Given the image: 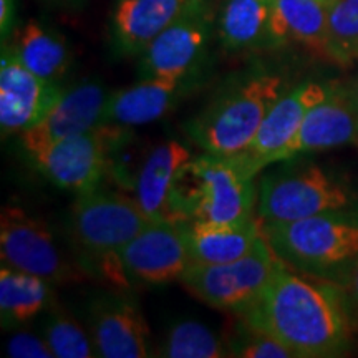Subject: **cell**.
I'll return each instance as SVG.
<instances>
[{
  "label": "cell",
  "instance_id": "1",
  "mask_svg": "<svg viewBox=\"0 0 358 358\" xmlns=\"http://www.w3.org/2000/svg\"><path fill=\"white\" fill-rule=\"evenodd\" d=\"M237 319L280 340L297 358L342 357L352 347L353 322L338 285L285 264Z\"/></svg>",
  "mask_w": 358,
  "mask_h": 358
},
{
  "label": "cell",
  "instance_id": "28",
  "mask_svg": "<svg viewBox=\"0 0 358 358\" xmlns=\"http://www.w3.org/2000/svg\"><path fill=\"white\" fill-rule=\"evenodd\" d=\"M229 357L239 358H297L287 345L262 330L254 329L244 320L237 319L226 337Z\"/></svg>",
  "mask_w": 358,
  "mask_h": 358
},
{
  "label": "cell",
  "instance_id": "13",
  "mask_svg": "<svg viewBox=\"0 0 358 358\" xmlns=\"http://www.w3.org/2000/svg\"><path fill=\"white\" fill-rule=\"evenodd\" d=\"M65 87L32 73L12 45L2 43L0 57V129L22 134L42 122L64 95Z\"/></svg>",
  "mask_w": 358,
  "mask_h": 358
},
{
  "label": "cell",
  "instance_id": "23",
  "mask_svg": "<svg viewBox=\"0 0 358 358\" xmlns=\"http://www.w3.org/2000/svg\"><path fill=\"white\" fill-rule=\"evenodd\" d=\"M55 306L52 282L8 266L0 268V319L3 329L29 324Z\"/></svg>",
  "mask_w": 358,
  "mask_h": 358
},
{
  "label": "cell",
  "instance_id": "8",
  "mask_svg": "<svg viewBox=\"0 0 358 358\" xmlns=\"http://www.w3.org/2000/svg\"><path fill=\"white\" fill-rule=\"evenodd\" d=\"M282 264L262 236L256 248L237 261L189 264L179 282L209 307L241 317L257 302Z\"/></svg>",
  "mask_w": 358,
  "mask_h": 358
},
{
  "label": "cell",
  "instance_id": "12",
  "mask_svg": "<svg viewBox=\"0 0 358 358\" xmlns=\"http://www.w3.org/2000/svg\"><path fill=\"white\" fill-rule=\"evenodd\" d=\"M87 324L98 357L145 358L153 355L145 315L127 290L116 289L96 294L88 303Z\"/></svg>",
  "mask_w": 358,
  "mask_h": 358
},
{
  "label": "cell",
  "instance_id": "3",
  "mask_svg": "<svg viewBox=\"0 0 358 358\" xmlns=\"http://www.w3.org/2000/svg\"><path fill=\"white\" fill-rule=\"evenodd\" d=\"M151 219L134 198L96 189L77 194L70 209V236L80 267L108 280L118 290L131 287L118 252Z\"/></svg>",
  "mask_w": 358,
  "mask_h": 358
},
{
  "label": "cell",
  "instance_id": "11",
  "mask_svg": "<svg viewBox=\"0 0 358 358\" xmlns=\"http://www.w3.org/2000/svg\"><path fill=\"white\" fill-rule=\"evenodd\" d=\"M216 19L211 2L196 8L156 37L140 55V78L196 77L211 42Z\"/></svg>",
  "mask_w": 358,
  "mask_h": 358
},
{
  "label": "cell",
  "instance_id": "27",
  "mask_svg": "<svg viewBox=\"0 0 358 358\" xmlns=\"http://www.w3.org/2000/svg\"><path fill=\"white\" fill-rule=\"evenodd\" d=\"M327 50L338 65L358 62V0H334L329 6Z\"/></svg>",
  "mask_w": 358,
  "mask_h": 358
},
{
  "label": "cell",
  "instance_id": "30",
  "mask_svg": "<svg viewBox=\"0 0 358 358\" xmlns=\"http://www.w3.org/2000/svg\"><path fill=\"white\" fill-rule=\"evenodd\" d=\"M334 284H337L342 290L352 322H358V259Z\"/></svg>",
  "mask_w": 358,
  "mask_h": 358
},
{
  "label": "cell",
  "instance_id": "35",
  "mask_svg": "<svg viewBox=\"0 0 358 358\" xmlns=\"http://www.w3.org/2000/svg\"><path fill=\"white\" fill-rule=\"evenodd\" d=\"M355 143H358V133H357V141Z\"/></svg>",
  "mask_w": 358,
  "mask_h": 358
},
{
  "label": "cell",
  "instance_id": "22",
  "mask_svg": "<svg viewBox=\"0 0 358 358\" xmlns=\"http://www.w3.org/2000/svg\"><path fill=\"white\" fill-rule=\"evenodd\" d=\"M272 0H226L216 19L222 48L243 53L271 48Z\"/></svg>",
  "mask_w": 358,
  "mask_h": 358
},
{
  "label": "cell",
  "instance_id": "25",
  "mask_svg": "<svg viewBox=\"0 0 358 358\" xmlns=\"http://www.w3.org/2000/svg\"><path fill=\"white\" fill-rule=\"evenodd\" d=\"M158 357L166 358H224L229 357L226 338L219 337L203 322L181 319L169 327L161 340Z\"/></svg>",
  "mask_w": 358,
  "mask_h": 358
},
{
  "label": "cell",
  "instance_id": "24",
  "mask_svg": "<svg viewBox=\"0 0 358 358\" xmlns=\"http://www.w3.org/2000/svg\"><path fill=\"white\" fill-rule=\"evenodd\" d=\"M19 60L37 77L62 83L71 66V52L66 40L37 20H29L12 45Z\"/></svg>",
  "mask_w": 358,
  "mask_h": 358
},
{
  "label": "cell",
  "instance_id": "32",
  "mask_svg": "<svg viewBox=\"0 0 358 358\" xmlns=\"http://www.w3.org/2000/svg\"><path fill=\"white\" fill-rule=\"evenodd\" d=\"M45 7L58 12H80L88 0H40Z\"/></svg>",
  "mask_w": 358,
  "mask_h": 358
},
{
  "label": "cell",
  "instance_id": "10",
  "mask_svg": "<svg viewBox=\"0 0 358 358\" xmlns=\"http://www.w3.org/2000/svg\"><path fill=\"white\" fill-rule=\"evenodd\" d=\"M118 261L129 284L164 285L179 282L191 264L185 221H151L120 249Z\"/></svg>",
  "mask_w": 358,
  "mask_h": 358
},
{
  "label": "cell",
  "instance_id": "14",
  "mask_svg": "<svg viewBox=\"0 0 358 358\" xmlns=\"http://www.w3.org/2000/svg\"><path fill=\"white\" fill-rule=\"evenodd\" d=\"M330 87L332 82L307 80L297 87L289 88L267 113L252 145L236 159H239L241 164L254 176L274 164L277 155L292 140L308 111L329 95Z\"/></svg>",
  "mask_w": 358,
  "mask_h": 358
},
{
  "label": "cell",
  "instance_id": "33",
  "mask_svg": "<svg viewBox=\"0 0 358 358\" xmlns=\"http://www.w3.org/2000/svg\"><path fill=\"white\" fill-rule=\"evenodd\" d=\"M348 90H350V95H352V100L353 103H355V108L358 111V77L353 80L350 87H348Z\"/></svg>",
  "mask_w": 358,
  "mask_h": 358
},
{
  "label": "cell",
  "instance_id": "6",
  "mask_svg": "<svg viewBox=\"0 0 358 358\" xmlns=\"http://www.w3.org/2000/svg\"><path fill=\"white\" fill-rule=\"evenodd\" d=\"M357 209L358 192L345 179L315 163L287 164L264 174L257 185V214L264 222Z\"/></svg>",
  "mask_w": 358,
  "mask_h": 358
},
{
  "label": "cell",
  "instance_id": "34",
  "mask_svg": "<svg viewBox=\"0 0 358 358\" xmlns=\"http://www.w3.org/2000/svg\"><path fill=\"white\" fill-rule=\"evenodd\" d=\"M320 2H322V3H325V6H330V3H332L334 0H320Z\"/></svg>",
  "mask_w": 358,
  "mask_h": 358
},
{
  "label": "cell",
  "instance_id": "18",
  "mask_svg": "<svg viewBox=\"0 0 358 358\" xmlns=\"http://www.w3.org/2000/svg\"><path fill=\"white\" fill-rule=\"evenodd\" d=\"M194 87H198L196 77L140 78V82L110 93L106 123L134 128L158 122Z\"/></svg>",
  "mask_w": 358,
  "mask_h": 358
},
{
  "label": "cell",
  "instance_id": "9",
  "mask_svg": "<svg viewBox=\"0 0 358 358\" xmlns=\"http://www.w3.org/2000/svg\"><path fill=\"white\" fill-rule=\"evenodd\" d=\"M0 257L3 266L42 277L53 285L88 277L80 264L64 256L48 224L20 206L6 204L0 213Z\"/></svg>",
  "mask_w": 358,
  "mask_h": 358
},
{
  "label": "cell",
  "instance_id": "19",
  "mask_svg": "<svg viewBox=\"0 0 358 358\" xmlns=\"http://www.w3.org/2000/svg\"><path fill=\"white\" fill-rule=\"evenodd\" d=\"M191 264H224L244 257L262 239L256 217L237 222H185Z\"/></svg>",
  "mask_w": 358,
  "mask_h": 358
},
{
  "label": "cell",
  "instance_id": "31",
  "mask_svg": "<svg viewBox=\"0 0 358 358\" xmlns=\"http://www.w3.org/2000/svg\"><path fill=\"white\" fill-rule=\"evenodd\" d=\"M17 3L15 0H0V37L2 43L10 37L13 25H15Z\"/></svg>",
  "mask_w": 358,
  "mask_h": 358
},
{
  "label": "cell",
  "instance_id": "4",
  "mask_svg": "<svg viewBox=\"0 0 358 358\" xmlns=\"http://www.w3.org/2000/svg\"><path fill=\"white\" fill-rule=\"evenodd\" d=\"M169 209L174 221H245L257 209L256 176L236 158L192 156L179 169Z\"/></svg>",
  "mask_w": 358,
  "mask_h": 358
},
{
  "label": "cell",
  "instance_id": "7",
  "mask_svg": "<svg viewBox=\"0 0 358 358\" xmlns=\"http://www.w3.org/2000/svg\"><path fill=\"white\" fill-rule=\"evenodd\" d=\"M129 129L105 123L92 131L47 143L25 155L52 185L82 194L100 186L113 156L129 141Z\"/></svg>",
  "mask_w": 358,
  "mask_h": 358
},
{
  "label": "cell",
  "instance_id": "17",
  "mask_svg": "<svg viewBox=\"0 0 358 358\" xmlns=\"http://www.w3.org/2000/svg\"><path fill=\"white\" fill-rule=\"evenodd\" d=\"M211 0H118L111 17L116 52L136 57L156 37Z\"/></svg>",
  "mask_w": 358,
  "mask_h": 358
},
{
  "label": "cell",
  "instance_id": "15",
  "mask_svg": "<svg viewBox=\"0 0 358 358\" xmlns=\"http://www.w3.org/2000/svg\"><path fill=\"white\" fill-rule=\"evenodd\" d=\"M108 98L110 93L100 80H83L66 88L42 122L19 134L24 153L105 124Z\"/></svg>",
  "mask_w": 358,
  "mask_h": 358
},
{
  "label": "cell",
  "instance_id": "20",
  "mask_svg": "<svg viewBox=\"0 0 358 358\" xmlns=\"http://www.w3.org/2000/svg\"><path fill=\"white\" fill-rule=\"evenodd\" d=\"M191 158V151L182 143L171 140L155 146L141 163L133 185L134 199L153 221H174L169 198L179 169Z\"/></svg>",
  "mask_w": 358,
  "mask_h": 358
},
{
  "label": "cell",
  "instance_id": "5",
  "mask_svg": "<svg viewBox=\"0 0 358 358\" xmlns=\"http://www.w3.org/2000/svg\"><path fill=\"white\" fill-rule=\"evenodd\" d=\"M261 231L285 266L320 279L335 282L358 259V209L289 222L261 221Z\"/></svg>",
  "mask_w": 358,
  "mask_h": 358
},
{
  "label": "cell",
  "instance_id": "21",
  "mask_svg": "<svg viewBox=\"0 0 358 358\" xmlns=\"http://www.w3.org/2000/svg\"><path fill=\"white\" fill-rule=\"evenodd\" d=\"M327 17L329 6L320 0H272L271 48L295 42L329 58Z\"/></svg>",
  "mask_w": 358,
  "mask_h": 358
},
{
  "label": "cell",
  "instance_id": "2",
  "mask_svg": "<svg viewBox=\"0 0 358 358\" xmlns=\"http://www.w3.org/2000/svg\"><path fill=\"white\" fill-rule=\"evenodd\" d=\"M287 90L285 78L274 71L241 75L219 88L182 129L203 153L239 158L252 145L267 113Z\"/></svg>",
  "mask_w": 358,
  "mask_h": 358
},
{
  "label": "cell",
  "instance_id": "29",
  "mask_svg": "<svg viewBox=\"0 0 358 358\" xmlns=\"http://www.w3.org/2000/svg\"><path fill=\"white\" fill-rule=\"evenodd\" d=\"M6 353L12 358H55L43 335L20 329L7 338Z\"/></svg>",
  "mask_w": 358,
  "mask_h": 358
},
{
  "label": "cell",
  "instance_id": "26",
  "mask_svg": "<svg viewBox=\"0 0 358 358\" xmlns=\"http://www.w3.org/2000/svg\"><path fill=\"white\" fill-rule=\"evenodd\" d=\"M42 335L55 358L98 357L90 330L62 308L53 306L45 312Z\"/></svg>",
  "mask_w": 358,
  "mask_h": 358
},
{
  "label": "cell",
  "instance_id": "16",
  "mask_svg": "<svg viewBox=\"0 0 358 358\" xmlns=\"http://www.w3.org/2000/svg\"><path fill=\"white\" fill-rule=\"evenodd\" d=\"M357 133L358 111L350 90L332 82L329 95L308 111L292 140L277 155L274 164L290 161L301 155L319 153L355 143Z\"/></svg>",
  "mask_w": 358,
  "mask_h": 358
}]
</instances>
